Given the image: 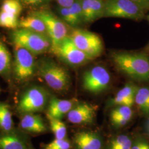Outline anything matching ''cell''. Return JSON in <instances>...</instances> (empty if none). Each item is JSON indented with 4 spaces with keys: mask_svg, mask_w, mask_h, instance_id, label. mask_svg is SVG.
Returning a JSON list of instances; mask_svg holds the SVG:
<instances>
[{
    "mask_svg": "<svg viewBox=\"0 0 149 149\" xmlns=\"http://www.w3.org/2000/svg\"><path fill=\"white\" fill-rule=\"evenodd\" d=\"M113 62L123 74L134 80L149 81V58L143 53L115 52Z\"/></svg>",
    "mask_w": 149,
    "mask_h": 149,
    "instance_id": "6da1fadb",
    "label": "cell"
},
{
    "mask_svg": "<svg viewBox=\"0 0 149 149\" xmlns=\"http://www.w3.org/2000/svg\"><path fill=\"white\" fill-rule=\"evenodd\" d=\"M22 3L29 6L41 5L48 2L49 0H20Z\"/></svg>",
    "mask_w": 149,
    "mask_h": 149,
    "instance_id": "4dcf8cb0",
    "label": "cell"
},
{
    "mask_svg": "<svg viewBox=\"0 0 149 149\" xmlns=\"http://www.w3.org/2000/svg\"><path fill=\"white\" fill-rule=\"evenodd\" d=\"M15 129L10 107L0 102V132H8Z\"/></svg>",
    "mask_w": 149,
    "mask_h": 149,
    "instance_id": "d6986e66",
    "label": "cell"
},
{
    "mask_svg": "<svg viewBox=\"0 0 149 149\" xmlns=\"http://www.w3.org/2000/svg\"><path fill=\"white\" fill-rule=\"evenodd\" d=\"M19 127L23 132L30 134H42L47 132V128L40 116L29 113L22 116Z\"/></svg>",
    "mask_w": 149,
    "mask_h": 149,
    "instance_id": "2e32d148",
    "label": "cell"
},
{
    "mask_svg": "<svg viewBox=\"0 0 149 149\" xmlns=\"http://www.w3.org/2000/svg\"><path fill=\"white\" fill-rule=\"evenodd\" d=\"M133 116V111L130 107L126 106H118L114 108L111 113V117H119L124 118L129 121Z\"/></svg>",
    "mask_w": 149,
    "mask_h": 149,
    "instance_id": "4316f807",
    "label": "cell"
},
{
    "mask_svg": "<svg viewBox=\"0 0 149 149\" xmlns=\"http://www.w3.org/2000/svg\"><path fill=\"white\" fill-rule=\"evenodd\" d=\"M113 124L118 127H121L125 125L129 121L124 118L119 117H111Z\"/></svg>",
    "mask_w": 149,
    "mask_h": 149,
    "instance_id": "f546056e",
    "label": "cell"
},
{
    "mask_svg": "<svg viewBox=\"0 0 149 149\" xmlns=\"http://www.w3.org/2000/svg\"><path fill=\"white\" fill-rule=\"evenodd\" d=\"M54 53L71 66H80L91 60L85 53L75 45L69 37L64 39Z\"/></svg>",
    "mask_w": 149,
    "mask_h": 149,
    "instance_id": "30bf717a",
    "label": "cell"
},
{
    "mask_svg": "<svg viewBox=\"0 0 149 149\" xmlns=\"http://www.w3.org/2000/svg\"><path fill=\"white\" fill-rule=\"evenodd\" d=\"M138 88L132 84H127L118 92L109 102L110 106H126L132 107L135 103Z\"/></svg>",
    "mask_w": 149,
    "mask_h": 149,
    "instance_id": "e0dca14e",
    "label": "cell"
},
{
    "mask_svg": "<svg viewBox=\"0 0 149 149\" xmlns=\"http://www.w3.org/2000/svg\"><path fill=\"white\" fill-rule=\"evenodd\" d=\"M59 6L69 7L74 2V0H56Z\"/></svg>",
    "mask_w": 149,
    "mask_h": 149,
    "instance_id": "d6a6232c",
    "label": "cell"
},
{
    "mask_svg": "<svg viewBox=\"0 0 149 149\" xmlns=\"http://www.w3.org/2000/svg\"><path fill=\"white\" fill-rule=\"evenodd\" d=\"M47 118L50 124V127L53 132L55 139H63L66 138L67 129L65 124L61 120L52 117L47 115Z\"/></svg>",
    "mask_w": 149,
    "mask_h": 149,
    "instance_id": "44dd1931",
    "label": "cell"
},
{
    "mask_svg": "<svg viewBox=\"0 0 149 149\" xmlns=\"http://www.w3.org/2000/svg\"><path fill=\"white\" fill-rule=\"evenodd\" d=\"M18 27L48 35L44 22L39 17L33 14L20 20Z\"/></svg>",
    "mask_w": 149,
    "mask_h": 149,
    "instance_id": "ac0fdd59",
    "label": "cell"
},
{
    "mask_svg": "<svg viewBox=\"0 0 149 149\" xmlns=\"http://www.w3.org/2000/svg\"><path fill=\"white\" fill-rule=\"evenodd\" d=\"M135 103L139 109L146 114H149V88H139L135 95Z\"/></svg>",
    "mask_w": 149,
    "mask_h": 149,
    "instance_id": "ffe728a7",
    "label": "cell"
},
{
    "mask_svg": "<svg viewBox=\"0 0 149 149\" xmlns=\"http://www.w3.org/2000/svg\"><path fill=\"white\" fill-rule=\"evenodd\" d=\"M29 143L26 134L16 129L0 132V149H25Z\"/></svg>",
    "mask_w": 149,
    "mask_h": 149,
    "instance_id": "7c38bea8",
    "label": "cell"
},
{
    "mask_svg": "<svg viewBox=\"0 0 149 149\" xmlns=\"http://www.w3.org/2000/svg\"><path fill=\"white\" fill-rule=\"evenodd\" d=\"M18 17L0 10V27L16 29L19 25Z\"/></svg>",
    "mask_w": 149,
    "mask_h": 149,
    "instance_id": "d4e9b609",
    "label": "cell"
},
{
    "mask_svg": "<svg viewBox=\"0 0 149 149\" xmlns=\"http://www.w3.org/2000/svg\"><path fill=\"white\" fill-rule=\"evenodd\" d=\"M11 68V54L5 45L0 43V74H7Z\"/></svg>",
    "mask_w": 149,
    "mask_h": 149,
    "instance_id": "7402d4cb",
    "label": "cell"
},
{
    "mask_svg": "<svg viewBox=\"0 0 149 149\" xmlns=\"http://www.w3.org/2000/svg\"><path fill=\"white\" fill-rule=\"evenodd\" d=\"M111 76L102 66H96L85 71L82 77V87L92 93H98L106 90L110 84Z\"/></svg>",
    "mask_w": 149,
    "mask_h": 149,
    "instance_id": "ba28073f",
    "label": "cell"
},
{
    "mask_svg": "<svg viewBox=\"0 0 149 149\" xmlns=\"http://www.w3.org/2000/svg\"><path fill=\"white\" fill-rule=\"evenodd\" d=\"M11 38L15 46L24 48L33 55L44 53L52 47L47 34L26 29H16L12 32Z\"/></svg>",
    "mask_w": 149,
    "mask_h": 149,
    "instance_id": "3957f363",
    "label": "cell"
},
{
    "mask_svg": "<svg viewBox=\"0 0 149 149\" xmlns=\"http://www.w3.org/2000/svg\"><path fill=\"white\" fill-rule=\"evenodd\" d=\"M77 104V100H61L52 96L49 101L47 115L61 120Z\"/></svg>",
    "mask_w": 149,
    "mask_h": 149,
    "instance_id": "5bb4252c",
    "label": "cell"
},
{
    "mask_svg": "<svg viewBox=\"0 0 149 149\" xmlns=\"http://www.w3.org/2000/svg\"><path fill=\"white\" fill-rule=\"evenodd\" d=\"M131 149H149V144L142 140H136L132 143Z\"/></svg>",
    "mask_w": 149,
    "mask_h": 149,
    "instance_id": "f1b7e54d",
    "label": "cell"
},
{
    "mask_svg": "<svg viewBox=\"0 0 149 149\" xmlns=\"http://www.w3.org/2000/svg\"><path fill=\"white\" fill-rule=\"evenodd\" d=\"M136 4L141 7L144 10L149 9V0H132Z\"/></svg>",
    "mask_w": 149,
    "mask_h": 149,
    "instance_id": "1f68e13d",
    "label": "cell"
},
{
    "mask_svg": "<svg viewBox=\"0 0 149 149\" xmlns=\"http://www.w3.org/2000/svg\"><path fill=\"white\" fill-rule=\"evenodd\" d=\"M35 68L34 55L24 48L15 46L13 70L16 79L22 82L29 79Z\"/></svg>",
    "mask_w": 149,
    "mask_h": 149,
    "instance_id": "9c48e42d",
    "label": "cell"
},
{
    "mask_svg": "<svg viewBox=\"0 0 149 149\" xmlns=\"http://www.w3.org/2000/svg\"><path fill=\"white\" fill-rule=\"evenodd\" d=\"M132 145V141L130 137L121 134L112 139L107 149H131Z\"/></svg>",
    "mask_w": 149,
    "mask_h": 149,
    "instance_id": "cb8c5ba5",
    "label": "cell"
},
{
    "mask_svg": "<svg viewBox=\"0 0 149 149\" xmlns=\"http://www.w3.org/2000/svg\"><path fill=\"white\" fill-rule=\"evenodd\" d=\"M38 72L52 90L58 93L69 90L71 78L68 71L63 67L48 60H42L37 66Z\"/></svg>",
    "mask_w": 149,
    "mask_h": 149,
    "instance_id": "7a4b0ae2",
    "label": "cell"
},
{
    "mask_svg": "<svg viewBox=\"0 0 149 149\" xmlns=\"http://www.w3.org/2000/svg\"><path fill=\"white\" fill-rule=\"evenodd\" d=\"M144 10L132 0H104L103 17L142 19Z\"/></svg>",
    "mask_w": 149,
    "mask_h": 149,
    "instance_id": "5b68a950",
    "label": "cell"
},
{
    "mask_svg": "<svg viewBox=\"0 0 149 149\" xmlns=\"http://www.w3.org/2000/svg\"><path fill=\"white\" fill-rule=\"evenodd\" d=\"M83 23L89 24L103 17L104 0H82Z\"/></svg>",
    "mask_w": 149,
    "mask_h": 149,
    "instance_id": "9a60e30c",
    "label": "cell"
},
{
    "mask_svg": "<svg viewBox=\"0 0 149 149\" xmlns=\"http://www.w3.org/2000/svg\"><path fill=\"white\" fill-rule=\"evenodd\" d=\"M75 149H102L103 142L101 135L91 131H81L74 135Z\"/></svg>",
    "mask_w": 149,
    "mask_h": 149,
    "instance_id": "4fadbf2b",
    "label": "cell"
},
{
    "mask_svg": "<svg viewBox=\"0 0 149 149\" xmlns=\"http://www.w3.org/2000/svg\"><path fill=\"white\" fill-rule=\"evenodd\" d=\"M96 108L88 103L76 104L67 114L68 120L74 124H89L93 122Z\"/></svg>",
    "mask_w": 149,
    "mask_h": 149,
    "instance_id": "8fae6325",
    "label": "cell"
},
{
    "mask_svg": "<svg viewBox=\"0 0 149 149\" xmlns=\"http://www.w3.org/2000/svg\"><path fill=\"white\" fill-rule=\"evenodd\" d=\"M147 18H148V20L149 22V15H148V16H147Z\"/></svg>",
    "mask_w": 149,
    "mask_h": 149,
    "instance_id": "e575fe53",
    "label": "cell"
},
{
    "mask_svg": "<svg viewBox=\"0 0 149 149\" xmlns=\"http://www.w3.org/2000/svg\"><path fill=\"white\" fill-rule=\"evenodd\" d=\"M32 14L39 17L44 22L51 41V49L54 53L60 43L68 37V29L65 23L52 12L48 10L36 11Z\"/></svg>",
    "mask_w": 149,
    "mask_h": 149,
    "instance_id": "52a82bcc",
    "label": "cell"
},
{
    "mask_svg": "<svg viewBox=\"0 0 149 149\" xmlns=\"http://www.w3.org/2000/svg\"><path fill=\"white\" fill-rule=\"evenodd\" d=\"M0 10L19 17L22 11V2L20 0H4Z\"/></svg>",
    "mask_w": 149,
    "mask_h": 149,
    "instance_id": "603a6c76",
    "label": "cell"
},
{
    "mask_svg": "<svg viewBox=\"0 0 149 149\" xmlns=\"http://www.w3.org/2000/svg\"><path fill=\"white\" fill-rule=\"evenodd\" d=\"M58 12L59 16L62 20L68 23L72 27H77L79 26L77 22L76 21L74 16H72L69 7H64L59 6L58 8Z\"/></svg>",
    "mask_w": 149,
    "mask_h": 149,
    "instance_id": "484cf974",
    "label": "cell"
},
{
    "mask_svg": "<svg viewBox=\"0 0 149 149\" xmlns=\"http://www.w3.org/2000/svg\"><path fill=\"white\" fill-rule=\"evenodd\" d=\"M48 91L40 86H33L27 89L18 102L17 110L22 115L43 111L49 101Z\"/></svg>",
    "mask_w": 149,
    "mask_h": 149,
    "instance_id": "277c9868",
    "label": "cell"
},
{
    "mask_svg": "<svg viewBox=\"0 0 149 149\" xmlns=\"http://www.w3.org/2000/svg\"><path fill=\"white\" fill-rule=\"evenodd\" d=\"M34 149L33 148V147L32 146V145L30 143H29L28 145H27V146H26V149Z\"/></svg>",
    "mask_w": 149,
    "mask_h": 149,
    "instance_id": "836d02e7",
    "label": "cell"
},
{
    "mask_svg": "<svg viewBox=\"0 0 149 149\" xmlns=\"http://www.w3.org/2000/svg\"><path fill=\"white\" fill-rule=\"evenodd\" d=\"M71 144L66 138L55 139L52 141L43 145V149H70Z\"/></svg>",
    "mask_w": 149,
    "mask_h": 149,
    "instance_id": "83f0119b",
    "label": "cell"
},
{
    "mask_svg": "<svg viewBox=\"0 0 149 149\" xmlns=\"http://www.w3.org/2000/svg\"><path fill=\"white\" fill-rule=\"evenodd\" d=\"M69 37L75 45L91 60L99 56L103 52V43L100 37L93 32L74 29Z\"/></svg>",
    "mask_w": 149,
    "mask_h": 149,
    "instance_id": "8992f818",
    "label": "cell"
}]
</instances>
